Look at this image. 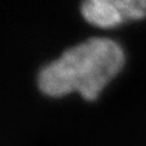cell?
<instances>
[{
	"mask_svg": "<svg viewBox=\"0 0 146 146\" xmlns=\"http://www.w3.org/2000/svg\"><path fill=\"white\" fill-rule=\"evenodd\" d=\"M124 51L110 38H94L68 48L40 70L38 86L43 94L61 98L79 93L95 100L124 65Z\"/></svg>",
	"mask_w": 146,
	"mask_h": 146,
	"instance_id": "1",
	"label": "cell"
},
{
	"mask_svg": "<svg viewBox=\"0 0 146 146\" xmlns=\"http://www.w3.org/2000/svg\"><path fill=\"white\" fill-rule=\"evenodd\" d=\"M80 13L90 25L110 28L146 17V0H86Z\"/></svg>",
	"mask_w": 146,
	"mask_h": 146,
	"instance_id": "2",
	"label": "cell"
}]
</instances>
